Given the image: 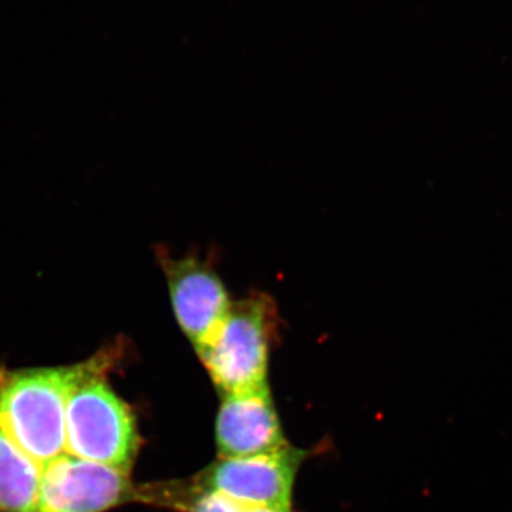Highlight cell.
Instances as JSON below:
<instances>
[{
    "label": "cell",
    "instance_id": "cell-1",
    "mask_svg": "<svg viewBox=\"0 0 512 512\" xmlns=\"http://www.w3.org/2000/svg\"><path fill=\"white\" fill-rule=\"evenodd\" d=\"M123 350L109 346L70 366L9 370L0 366V427L40 466L64 454V413L70 393L87 376L116 365Z\"/></svg>",
    "mask_w": 512,
    "mask_h": 512
},
{
    "label": "cell",
    "instance_id": "cell-2",
    "mask_svg": "<svg viewBox=\"0 0 512 512\" xmlns=\"http://www.w3.org/2000/svg\"><path fill=\"white\" fill-rule=\"evenodd\" d=\"M97 370L70 393L64 413V453L130 473L141 448L137 417Z\"/></svg>",
    "mask_w": 512,
    "mask_h": 512
},
{
    "label": "cell",
    "instance_id": "cell-3",
    "mask_svg": "<svg viewBox=\"0 0 512 512\" xmlns=\"http://www.w3.org/2000/svg\"><path fill=\"white\" fill-rule=\"evenodd\" d=\"M278 319L274 298L264 292L232 302L227 318L197 352L222 396L268 384Z\"/></svg>",
    "mask_w": 512,
    "mask_h": 512
},
{
    "label": "cell",
    "instance_id": "cell-4",
    "mask_svg": "<svg viewBox=\"0 0 512 512\" xmlns=\"http://www.w3.org/2000/svg\"><path fill=\"white\" fill-rule=\"evenodd\" d=\"M308 451L291 444L256 456L218 458L197 476L175 481L184 494H218L247 507L292 512L296 474Z\"/></svg>",
    "mask_w": 512,
    "mask_h": 512
},
{
    "label": "cell",
    "instance_id": "cell-5",
    "mask_svg": "<svg viewBox=\"0 0 512 512\" xmlns=\"http://www.w3.org/2000/svg\"><path fill=\"white\" fill-rule=\"evenodd\" d=\"M141 501L130 473L64 453L42 468L37 512H106Z\"/></svg>",
    "mask_w": 512,
    "mask_h": 512
},
{
    "label": "cell",
    "instance_id": "cell-6",
    "mask_svg": "<svg viewBox=\"0 0 512 512\" xmlns=\"http://www.w3.org/2000/svg\"><path fill=\"white\" fill-rule=\"evenodd\" d=\"M171 308L195 352L212 338L227 318L234 299L215 266L200 256H173L157 251Z\"/></svg>",
    "mask_w": 512,
    "mask_h": 512
},
{
    "label": "cell",
    "instance_id": "cell-7",
    "mask_svg": "<svg viewBox=\"0 0 512 512\" xmlns=\"http://www.w3.org/2000/svg\"><path fill=\"white\" fill-rule=\"evenodd\" d=\"M215 439L218 458L256 456L289 446L268 384L222 396Z\"/></svg>",
    "mask_w": 512,
    "mask_h": 512
},
{
    "label": "cell",
    "instance_id": "cell-8",
    "mask_svg": "<svg viewBox=\"0 0 512 512\" xmlns=\"http://www.w3.org/2000/svg\"><path fill=\"white\" fill-rule=\"evenodd\" d=\"M42 468L0 427V512H37Z\"/></svg>",
    "mask_w": 512,
    "mask_h": 512
},
{
    "label": "cell",
    "instance_id": "cell-9",
    "mask_svg": "<svg viewBox=\"0 0 512 512\" xmlns=\"http://www.w3.org/2000/svg\"><path fill=\"white\" fill-rule=\"evenodd\" d=\"M183 512H279L265 508L247 507L218 494H197L188 501Z\"/></svg>",
    "mask_w": 512,
    "mask_h": 512
}]
</instances>
